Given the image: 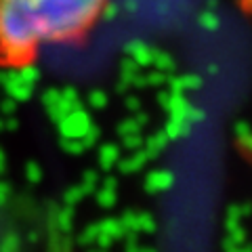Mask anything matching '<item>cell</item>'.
<instances>
[{"instance_id":"1","label":"cell","mask_w":252,"mask_h":252,"mask_svg":"<svg viewBox=\"0 0 252 252\" xmlns=\"http://www.w3.org/2000/svg\"><path fill=\"white\" fill-rule=\"evenodd\" d=\"M112 0H0V67L28 69L55 46H78Z\"/></svg>"}]
</instances>
